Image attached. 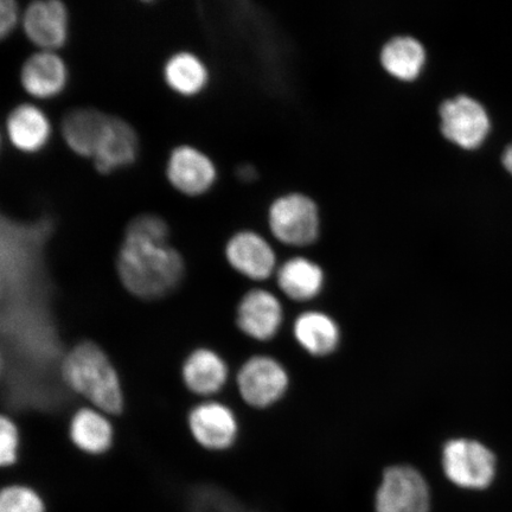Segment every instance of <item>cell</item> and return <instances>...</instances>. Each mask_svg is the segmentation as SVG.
Wrapping results in <instances>:
<instances>
[{
	"instance_id": "cell-23",
	"label": "cell",
	"mask_w": 512,
	"mask_h": 512,
	"mask_svg": "<svg viewBox=\"0 0 512 512\" xmlns=\"http://www.w3.org/2000/svg\"><path fill=\"white\" fill-rule=\"evenodd\" d=\"M0 512H44V504L34 490L12 485L0 495Z\"/></svg>"
},
{
	"instance_id": "cell-17",
	"label": "cell",
	"mask_w": 512,
	"mask_h": 512,
	"mask_svg": "<svg viewBox=\"0 0 512 512\" xmlns=\"http://www.w3.org/2000/svg\"><path fill=\"white\" fill-rule=\"evenodd\" d=\"M182 377L190 392L200 396L215 395L227 383V363L213 350L196 349L185 358Z\"/></svg>"
},
{
	"instance_id": "cell-10",
	"label": "cell",
	"mask_w": 512,
	"mask_h": 512,
	"mask_svg": "<svg viewBox=\"0 0 512 512\" xmlns=\"http://www.w3.org/2000/svg\"><path fill=\"white\" fill-rule=\"evenodd\" d=\"M224 255L233 270L254 281L270 279L277 268L271 243L253 230H240L230 236Z\"/></svg>"
},
{
	"instance_id": "cell-22",
	"label": "cell",
	"mask_w": 512,
	"mask_h": 512,
	"mask_svg": "<svg viewBox=\"0 0 512 512\" xmlns=\"http://www.w3.org/2000/svg\"><path fill=\"white\" fill-rule=\"evenodd\" d=\"M69 435L82 452L102 454L113 444V426L104 412L96 408H82L70 421Z\"/></svg>"
},
{
	"instance_id": "cell-21",
	"label": "cell",
	"mask_w": 512,
	"mask_h": 512,
	"mask_svg": "<svg viewBox=\"0 0 512 512\" xmlns=\"http://www.w3.org/2000/svg\"><path fill=\"white\" fill-rule=\"evenodd\" d=\"M277 281L286 297L294 302H310L322 293L325 273L317 262L297 256L278 268Z\"/></svg>"
},
{
	"instance_id": "cell-7",
	"label": "cell",
	"mask_w": 512,
	"mask_h": 512,
	"mask_svg": "<svg viewBox=\"0 0 512 512\" xmlns=\"http://www.w3.org/2000/svg\"><path fill=\"white\" fill-rule=\"evenodd\" d=\"M430 489L424 477L408 465L390 466L376 494L377 512H428Z\"/></svg>"
},
{
	"instance_id": "cell-18",
	"label": "cell",
	"mask_w": 512,
	"mask_h": 512,
	"mask_svg": "<svg viewBox=\"0 0 512 512\" xmlns=\"http://www.w3.org/2000/svg\"><path fill=\"white\" fill-rule=\"evenodd\" d=\"M163 79L171 92L183 98H195L208 88L210 73L200 56L183 50L165 61Z\"/></svg>"
},
{
	"instance_id": "cell-26",
	"label": "cell",
	"mask_w": 512,
	"mask_h": 512,
	"mask_svg": "<svg viewBox=\"0 0 512 512\" xmlns=\"http://www.w3.org/2000/svg\"><path fill=\"white\" fill-rule=\"evenodd\" d=\"M23 11L15 0H2L0 2V36L3 40L14 34L21 27Z\"/></svg>"
},
{
	"instance_id": "cell-27",
	"label": "cell",
	"mask_w": 512,
	"mask_h": 512,
	"mask_svg": "<svg viewBox=\"0 0 512 512\" xmlns=\"http://www.w3.org/2000/svg\"><path fill=\"white\" fill-rule=\"evenodd\" d=\"M236 175H238L240 181L247 183L254 182L258 178V172H256L254 166L249 164L240 165L236 170Z\"/></svg>"
},
{
	"instance_id": "cell-12",
	"label": "cell",
	"mask_w": 512,
	"mask_h": 512,
	"mask_svg": "<svg viewBox=\"0 0 512 512\" xmlns=\"http://www.w3.org/2000/svg\"><path fill=\"white\" fill-rule=\"evenodd\" d=\"M19 82L31 98L55 99L68 87L69 69L56 51L38 50L23 62Z\"/></svg>"
},
{
	"instance_id": "cell-9",
	"label": "cell",
	"mask_w": 512,
	"mask_h": 512,
	"mask_svg": "<svg viewBox=\"0 0 512 512\" xmlns=\"http://www.w3.org/2000/svg\"><path fill=\"white\" fill-rule=\"evenodd\" d=\"M21 27L38 50L57 53L68 42L69 11L59 0H36L23 10Z\"/></svg>"
},
{
	"instance_id": "cell-25",
	"label": "cell",
	"mask_w": 512,
	"mask_h": 512,
	"mask_svg": "<svg viewBox=\"0 0 512 512\" xmlns=\"http://www.w3.org/2000/svg\"><path fill=\"white\" fill-rule=\"evenodd\" d=\"M19 444L18 427L8 416H2L0 419V464L2 466H11L17 462Z\"/></svg>"
},
{
	"instance_id": "cell-4",
	"label": "cell",
	"mask_w": 512,
	"mask_h": 512,
	"mask_svg": "<svg viewBox=\"0 0 512 512\" xmlns=\"http://www.w3.org/2000/svg\"><path fill=\"white\" fill-rule=\"evenodd\" d=\"M443 469L454 485L469 490H483L494 482L496 457L477 440L457 438L443 448Z\"/></svg>"
},
{
	"instance_id": "cell-1",
	"label": "cell",
	"mask_w": 512,
	"mask_h": 512,
	"mask_svg": "<svg viewBox=\"0 0 512 512\" xmlns=\"http://www.w3.org/2000/svg\"><path fill=\"white\" fill-rule=\"evenodd\" d=\"M184 261L168 242L125 235L117 271L126 290L142 299H158L174 291L184 275Z\"/></svg>"
},
{
	"instance_id": "cell-15",
	"label": "cell",
	"mask_w": 512,
	"mask_h": 512,
	"mask_svg": "<svg viewBox=\"0 0 512 512\" xmlns=\"http://www.w3.org/2000/svg\"><path fill=\"white\" fill-rule=\"evenodd\" d=\"M5 133L15 150L37 155L49 145L53 126L42 108L24 102L12 108L6 117Z\"/></svg>"
},
{
	"instance_id": "cell-16",
	"label": "cell",
	"mask_w": 512,
	"mask_h": 512,
	"mask_svg": "<svg viewBox=\"0 0 512 512\" xmlns=\"http://www.w3.org/2000/svg\"><path fill=\"white\" fill-rule=\"evenodd\" d=\"M108 114L93 107H78L64 114L61 136L76 156L93 159L106 126Z\"/></svg>"
},
{
	"instance_id": "cell-8",
	"label": "cell",
	"mask_w": 512,
	"mask_h": 512,
	"mask_svg": "<svg viewBox=\"0 0 512 512\" xmlns=\"http://www.w3.org/2000/svg\"><path fill=\"white\" fill-rule=\"evenodd\" d=\"M165 176L179 194L200 197L208 194L217 182L214 160L192 145H178L169 153Z\"/></svg>"
},
{
	"instance_id": "cell-5",
	"label": "cell",
	"mask_w": 512,
	"mask_h": 512,
	"mask_svg": "<svg viewBox=\"0 0 512 512\" xmlns=\"http://www.w3.org/2000/svg\"><path fill=\"white\" fill-rule=\"evenodd\" d=\"M439 119L441 136L463 150L478 149L491 131L488 111L478 100L465 94L441 102Z\"/></svg>"
},
{
	"instance_id": "cell-19",
	"label": "cell",
	"mask_w": 512,
	"mask_h": 512,
	"mask_svg": "<svg viewBox=\"0 0 512 512\" xmlns=\"http://www.w3.org/2000/svg\"><path fill=\"white\" fill-rule=\"evenodd\" d=\"M293 335L300 347L315 357L334 354L341 343L336 320L320 311L303 312L294 323Z\"/></svg>"
},
{
	"instance_id": "cell-2",
	"label": "cell",
	"mask_w": 512,
	"mask_h": 512,
	"mask_svg": "<svg viewBox=\"0 0 512 512\" xmlns=\"http://www.w3.org/2000/svg\"><path fill=\"white\" fill-rule=\"evenodd\" d=\"M67 386L94 408L107 414L124 409V393L119 375L105 351L92 342H83L68 352L62 363Z\"/></svg>"
},
{
	"instance_id": "cell-14",
	"label": "cell",
	"mask_w": 512,
	"mask_h": 512,
	"mask_svg": "<svg viewBox=\"0 0 512 512\" xmlns=\"http://www.w3.org/2000/svg\"><path fill=\"white\" fill-rule=\"evenodd\" d=\"M283 322L284 310L280 300L261 288L247 292L236 311L239 329L259 342L271 341L278 335Z\"/></svg>"
},
{
	"instance_id": "cell-20",
	"label": "cell",
	"mask_w": 512,
	"mask_h": 512,
	"mask_svg": "<svg viewBox=\"0 0 512 512\" xmlns=\"http://www.w3.org/2000/svg\"><path fill=\"white\" fill-rule=\"evenodd\" d=\"M427 53L419 40L413 36H396L383 44L380 53L381 66L392 78L412 82L419 78L425 68Z\"/></svg>"
},
{
	"instance_id": "cell-13",
	"label": "cell",
	"mask_w": 512,
	"mask_h": 512,
	"mask_svg": "<svg viewBox=\"0 0 512 512\" xmlns=\"http://www.w3.org/2000/svg\"><path fill=\"white\" fill-rule=\"evenodd\" d=\"M139 156V138L130 123L114 115H108L100 142L93 157L99 174L107 176L136 163Z\"/></svg>"
},
{
	"instance_id": "cell-3",
	"label": "cell",
	"mask_w": 512,
	"mask_h": 512,
	"mask_svg": "<svg viewBox=\"0 0 512 512\" xmlns=\"http://www.w3.org/2000/svg\"><path fill=\"white\" fill-rule=\"evenodd\" d=\"M267 220L274 238L286 246H311L319 238L317 203L300 192H291L274 200L268 208Z\"/></svg>"
},
{
	"instance_id": "cell-11",
	"label": "cell",
	"mask_w": 512,
	"mask_h": 512,
	"mask_svg": "<svg viewBox=\"0 0 512 512\" xmlns=\"http://www.w3.org/2000/svg\"><path fill=\"white\" fill-rule=\"evenodd\" d=\"M189 428L192 437L210 451L228 450L239 435V424L232 409L215 401L200 403L191 409Z\"/></svg>"
},
{
	"instance_id": "cell-24",
	"label": "cell",
	"mask_w": 512,
	"mask_h": 512,
	"mask_svg": "<svg viewBox=\"0 0 512 512\" xmlns=\"http://www.w3.org/2000/svg\"><path fill=\"white\" fill-rule=\"evenodd\" d=\"M125 235L147 240L168 242L170 229L163 217L156 214H140L128 222Z\"/></svg>"
},
{
	"instance_id": "cell-28",
	"label": "cell",
	"mask_w": 512,
	"mask_h": 512,
	"mask_svg": "<svg viewBox=\"0 0 512 512\" xmlns=\"http://www.w3.org/2000/svg\"><path fill=\"white\" fill-rule=\"evenodd\" d=\"M502 162L504 168L507 169L509 174L512 176V144H510L503 153Z\"/></svg>"
},
{
	"instance_id": "cell-6",
	"label": "cell",
	"mask_w": 512,
	"mask_h": 512,
	"mask_svg": "<svg viewBox=\"0 0 512 512\" xmlns=\"http://www.w3.org/2000/svg\"><path fill=\"white\" fill-rule=\"evenodd\" d=\"M290 386V376L278 360L270 356L249 358L238 374L239 393L247 405L268 408L281 399Z\"/></svg>"
}]
</instances>
